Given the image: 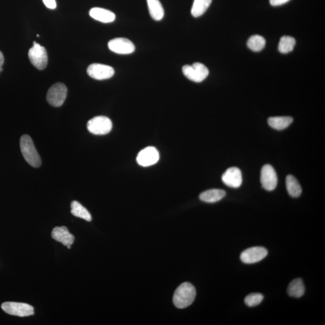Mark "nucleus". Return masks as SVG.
<instances>
[{
    "label": "nucleus",
    "instance_id": "11",
    "mask_svg": "<svg viewBox=\"0 0 325 325\" xmlns=\"http://www.w3.org/2000/svg\"><path fill=\"white\" fill-rule=\"evenodd\" d=\"M109 49L115 53L119 54H130L135 51V46L129 39L118 37L110 41Z\"/></svg>",
    "mask_w": 325,
    "mask_h": 325
},
{
    "label": "nucleus",
    "instance_id": "18",
    "mask_svg": "<svg viewBox=\"0 0 325 325\" xmlns=\"http://www.w3.org/2000/svg\"><path fill=\"white\" fill-rule=\"evenodd\" d=\"M293 121L292 117L277 116L270 117L268 124L272 128L277 130H282L291 126Z\"/></svg>",
    "mask_w": 325,
    "mask_h": 325
},
{
    "label": "nucleus",
    "instance_id": "8",
    "mask_svg": "<svg viewBox=\"0 0 325 325\" xmlns=\"http://www.w3.org/2000/svg\"><path fill=\"white\" fill-rule=\"evenodd\" d=\"M87 72L92 79L102 81L112 78L114 76V70L109 65L93 64L87 67Z\"/></svg>",
    "mask_w": 325,
    "mask_h": 325
},
{
    "label": "nucleus",
    "instance_id": "28",
    "mask_svg": "<svg viewBox=\"0 0 325 325\" xmlns=\"http://www.w3.org/2000/svg\"><path fill=\"white\" fill-rule=\"evenodd\" d=\"M4 61V59L3 54H2V52L0 51V72L2 71V65H3Z\"/></svg>",
    "mask_w": 325,
    "mask_h": 325
},
{
    "label": "nucleus",
    "instance_id": "21",
    "mask_svg": "<svg viewBox=\"0 0 325 325\" xmlns=\"http://www.w3.org/2000/svg\"><path fill=\"white\" fill-rule=\"evenodd\" d=\"M286 187L287 192L292 197L300 196L302 194V188L299 182L292 176H288L286 178Z\"/></svg>",
    "mask_w": 325,
    "mask_h": 325
},
{
    "label": "nucleus",
    "instance_id": "14",
    "mask_svg": "<svg viewBox=\"0 0 325 325\" xmlns=\"http://www.w3.org/2000/svg\"><path fill=\"white\" fill-rule=\"evenodd\" d=\"M52 238L55 241L61 242L64 246H68L74 244L75 237L70 233L68 229L66 227H57L52 229L51 232Z\"/></svg>",
    "mask_w": 325,
    "mask_h": 325
},
{
    "label": "nucleus",
    "instance_id": "16",
    "mask_svg": "<svg viewBox=\"0 0 325 325\" xmlns=\"http://www.w3.org/2000/svg\"><path fill=\"white\" fill-rule=\"evenodd\" d=\"M226 195V192L221 189H211L205 191L200 195L199 198L201 201L214 203L223 199Z\"/></svg>",
    "mask_w": 325,
    "mask_h": 325
},
{
    "label": "nucleus",
    "instance_id": "4",
    "mask_svg": "<svg viewBox=\"0 0 325 325\" xmlns=\"http://www.w3.org/2000/svg\"><path fill=\"white\" fill-rule=\"evenodd\" d=\"M113 127L109 117L99 116L90 119L87 124V128L90 132L96 135H105L111 131Z\"/></svg>",
    "mask_w": 325,
    "mask_h": 325
},
{
    "label": "nucleus",
    "instance_id": "29",
    "mask_svg": "<svg viewBox=\"0 0 325 325\" xmlns=\"http://www.w3.org/2000/svg\"><path fill=\"white\" fill-rule=\"evenodd\" d=\"M67 247L68 249H71V245H68V246H67Z\"/></svg>",
    "mask_w": 325,
    "mask_h": 325
},
{
    "label": "nucleus",
    "instance_id": "24",
    "mask_svg": "<svg viewBox=\"0 0 325 325\" xmlns=\"http://www.w3.org/2000/svg\"><path fill=\"white\" fill-rule=\"evenodd\" d=\"M296 45V40L288 36H282L280 39L278 49L282 54H287L293 50Z\"/></svg>",
    "mask_w": 325,
    "mask_h": 325
},
{
    "label": "nucleus",
    "instance_id": "27",
    "mask_svg": "<svg viewBox=\"0 0 325 325\" xmlns=\"http://www.w3.org/2000/svg\"><path fill=\"white\" fill-rule=\"evenodd\" d=\"M290 0H270V3L273 6H278L286 3Z\"/></svg>",
    "mask_w": 325,
    "mask_h": 325
},
{
    "label": "nucleus",
    "instance_id": "22",
    "mask_svg": "<svg viewBox=\"0 0 325 325\" xmlns=\"http://www.w3.org/2000/svg\"><path fill=\"white\" fill-rule=\"evenodd\" d=\"M212 0H194L191 14L195 17L202 16L208 9Z\"/></svg>",
    "mask_w": 325,
    "mask_h": 325
},
{
    "label": "nucleus",
    "instance_id": "7",
    "mask_svg": "<svg viewBox=\"0 0 325 325\" xmlns=\"http://www.w3.org/2000/svg\"><path fill=\"white\" fill-rule=\"evenodd\" d=\"M5 312L12 316L27 317L34 314V309L32 306L19 302H6L1 305Z\"/></svg>",
    "mask_w": 325,
    "mask_h": 325
},
{
    "label": "nucleus",
    "instance_id": "15",
    "mask_svg": "<svg viewBox=\"0 0 325 325\" xmlns=\"http://www.w3.org/2000/svg\"><path fill=\"white\" fill-rule=\"evenodd\" d=\"M89 15L92 18L104 23L114 22L116 19V16L114 12L100 7H94L91 9Z\"/></svg>",
    "mask_w": 325,
    "mask_h": 325
},
{
    "label": "nucleus",
    "instance_id": "6",
    "mask_svg": "<svg viewBox=\"0 0 325 325\" xmlns=\"http://www.w3.org/2000/svg\"><path fill=\"white\" fill-rule=\"evenodd\" d=\"M182 72L190 81L201 82L208 77L209 71L204 65L195 63L193 65H185L182 67Z\"/></svg>",
    "mask_w": 325,
    "mask_h": 325
},
{
    "label": "nucleus",
    "instance_id": "2",
    "mask_svg": "<svg viewBox=\"0 0 325 325\" xmlns=\"http://www.w3.org/2000/svg\"><path fill=\"white\" fill-rule=\"evenodd\" d=\"M20 148L22 156L31 166L34 167L41 166V157L34 146L33 141L29 135L24 134L21 137Z\"/></svg>",
    "mask_w": 325,
    "mask_h": 325
},
{
    "label": "nucleus",
    "instance_id": "10",
    "mask_svg": "<svg viewBox=\"0 0 325 325\" xmlns=\"http://www.w3.org/2000/svg\"><path fill=\"white\" fill-rule=\"evenodd\" d=\"M268 252L263 247H252L244 250L241 256L242 262L246 264H253L261 261L267 256Z\"/></svg>",
    "mask_w": 325,
    "mask_h": 325
},
{
    "label": "nucleus",
    "instance_id": "23",
    "mask_svg": "<svg viewBox=\"0 0 325 325\" xmlns=\"http://www.w3.org/2000/svg\"><path fill=\"white\" fill-rule=\"evenodd\" d=\"M247 47L254 52L261 51L266 46V40L260 35H254L248 39Z\"/></svg>",
    "mask_w": 325,
    "mask_h": 325
},
{
    "label": "nucleus",
    "instance_id": "5",
    "mask_svg": "<svg viewBox=\"0 0 325 325\" xmlns=\"http://www.w3.org/2000/svg\"><path fill=\"white\" fill-rule=\"evenodd\" d=\"M67 94L66 86L61 82H57L52 85L47 92V101L52 106L61 107L66 98Z\"/></svg>",
    "mask_w": 325,
    "mask_h": 325
},
{
    "label": "nucleus",
    "instance_id": "3",
    "mask_svg": "<svg viewBox=\"0 0 325 325\" xmlns=\"http://www.w3.org/2000/svg\"><path fill=\"white\" fill-rule=\"evenodd\" d=\"M29 58L31 64L39 70H43L48 64V55L46 49L33 42V46L29 51Z\"/></svg>",
    "mask_w": 325,
    "mask_h": 325
},
{
    "label": "nucleus",
    "instance_id": "17",
    "mask_svg": "<svg viewBox=\"0 0 325 325\" xmlns=\"http://www.w3.org/2000/svg\"><path fill=\"white\" fill-rule=\"evenodd\" d=\"M150 16L155 21H161L163 18L164 12L159 0H146Z\"/></svg>",
    "mask_w": 325,
    "mask_h": 325
},
{
    "label": "nucleus",
    "instance_id": "1",
    "mask_svg": "<svg viewBox=\"0 0 325 325\" xmlns=\"http://www.w3.org/2000/svg\"><path fill=\"white\" fill-rule=\"evenodd\" d=\"M196 297V290L189 282H184L177 289L173 297L175 306L178 309L187 308L193 303Z\"/></svg>",
    "mask_w": 325,
    "mask_h": 325
},
{
    "label": "nucleus",
    "instance_id": "20",
    "mask_svg": "<svg viewBox=\"0 0 325 325\" xmlns=\"http://www.w3.org/2000/svg\"><path fill=\"white\" fill-rule=\"evenodd\" d=\"M71 213L74 216L86 220L87 222L92 221L91 214L80 202L76 201L72 202L71 204Z\"/></svg>",
    "mask_w": 325,
    "mask_h": 325
},
{
    "label": "nucleus",
    "instance_id": "19",
    "mask_svg": "<svg viewBox=\"0 0 325 325\" xmlns=\"http://www.w3.org/2000/svg\"><path fill=\"white\" fill-rule=\"evenodd\" d=\"M287 292L289 296L299 298L304 294L305 286L303 281L300 278L294 279L289 284Z\"/></svg>",
    "mask_w": 325,
    "mask_h": 325
},
{
    "label": "nucleus",
    "instance_id": "9",
    "mask_svg": "<svg viewBox=\"0 0 325 325\" xmlns=\"http://www.w3.org/2000/svg\"><path fill=\"white\" fill-rule=\"evenodd\" d=\"M260 181L262 187L267 191L276 189L277 183V177L276 171L270 164L264 165L262 167Z\"/></svg>",
    "mask_w": 325,
    "mask_h": 325
},
{
    "label": "nucleus",
    "instance_id": "26",
    "mask_svg": "<svg viewBox=\"0 0 325 325\" xmlns=\"http://www.w3.org/2000/svg\"><path fill=\"white\" fill-rule=\"evenodd\" d=\"M45 6L49 9H55L56 8L57 4L56 0H42Z\"/></svg>",
    "mask_w": 325,
    "mask_h": 325
},
{
    "label": "nucleus",
    "instance_id": "13",
    "mask_svg": "<svg viewBox=\"0 0 325 325\" xmlns=\"http://www.w3.org/2000/svg\"><path fill=\"white\" fill-rule=\"evenodd\" d=\"M222 179L227 186L232 187V188H238L242 183L241 171L238 167H230L223 174Z\"/></svg>",
    "mask_w": 325,
    "mask_h": 325
},
{
    "label": "nucleus",
    "instance_id": "12",
    "mask_svg": "<svg viewBox=\"0 0 325 325\" xmlns=\"http://www.w3.org/2000/svg\"><path fill=\"white\" fill-rule=\"evenodd\" d=\"M159 153L156 147H146L139 152L137 157V162L140 166L147 167L157 163L159 161Z\"/></svg>",
    "mask_w": 325,
    "mask_h": 325
},
{
    "label": "nucleus",
    "instance_id": "25",
    "mask_svg": "<svg viewBox=\"0 0 325 325\" xmlns=\"http://www.w3.org/2000/svg\"><path fill=\"white\" fill-rule=\"evenodd\" d=\"M264 299L263 295L260 293H251L247 295L245 297V304L249 307H255L258 306Z\"/></svg>",
    "mask_w": 325,
    "mask_h": 325
}]
</instances>
